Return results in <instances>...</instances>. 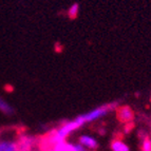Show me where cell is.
Segmentation results:
<instances>
[{"label": "cell", "mask_w": 151, "mask_h": 151, "mask_svg": "<svg viewBox=\"0 0 151 151\" xmlns=\"http://www.w3.org/2000/svg\"><path fill=\"white\" fill-rule=\"evenodd\" d=\"M0 151H22L19 141L10 137H0Z\"/></svg>", "instance_id": "obj_3"}, {"label": "cell", "mask_w": 151, "mask_h": 151, "mask_svg": "<svg viewBox=\"0 0 151 151\" xmlns=\"http://www.w3.org/2000/svg\"><path fill=\"white\" fill-rule=\"evenodd\" d=\"M112 151H130V148L122 139H114L111 143Z\"/></svg>", "instance_id": "obj_6"}, {"label": "cell", "mask_w": 151, "mask_h": 151, "mask_svg": "<svg viewBox=\"0 0 151 151\" xmlns=\"http://www.w3.org/2000/svg\"><path fill=\"white\" fill-rule=\"evenodd\" d=\"M0 112L5 114V115H12L15 112L12 105L9 104L6 99H4L2 96H0Z\"/></svg>", "instance_id": "obj_5"}, {"label": "cell", "mask_w": 151, "mask_h": 151, "mask_svg": "<svg viewBox=\"0 0 151 151\" xmlns=\"http://www.w3.org/2000/svg\"><path fill=\"white\" fill-rule=\"evenodd\" d=\"M65 151H88L86 147L81 146V144H77V145H72V144L65 143Z\"/></svg>", "instance_id": "obj_7"}, {"label": "cell", "mask_w": 151, "mask_h": 151, "mask_svg": "<svg viewBox=\"0 0 151 151\" xmlns=\"http://www.w3.org/2000/svg\"><path fill=\"white\" fill-rule=\"evenodd\" d=\"M142 151H151V141L148 137H146V139H144Z\"/></svg>", "instance_id": "obj_9"}, {"label": "cell", "mask_w": 151, "mask_h": 151, "mask_svg": "<svg viewBox=\"0 0 151 151\" xmlns=\"http://www.w3.org/2000/svg\"><path fill=\"white\" fill-rule=\"evenodd\" d=\"M116 117L121 123L129 124L134 117L133 110L129 106H121L116 109Z\"/></svg>", "instance_id": "obj_2"}, {"label": "cell", "mask_w": 151, "mask_h": 151, "mask_svg": "<svg viewBox=\"0 0 151 151\" xmlns=\"http://www.w3.org/2000/svg\"><path fill=\"white\" fill-rule=\"evenodd\" d=\"M78 12H79V5L77 3H74V4L71 5V8L68 11V16L71 19H74V18L77 17Z\"/></svg>", "instance_id": "obj_8"}, {"label": "cell", "mask_w": 151, "mask_h": 151, "mask_svg": "<svg viewBox=\"0 0 151 151\" xmlns=\"http://www.w3.org/2000/svg\"><path fill=\"white\" fill-rule=\"evenodd\" d=\"M115 106V104H110V105H104V106L95 108L94 110L90 111L88 113L83 114L76 117V121L81 124V126H83L85 123H90V122L96 121V119H101L103 116L107 115V114L112 110V108Z\"/></svg>", "instance_id": "obj_1"}, {"label": "cell", "mask_w": 151, "mask_h": 151, "mask_svg": "<svg viewBox=\"0 0 151 151\" xmlns=\"http://www.w3.org/2000/svg\"><path fill=\"white\" fill-rule=\"evenodd\" d=\"M79 144H81V146L86 147V148H88V149H91V150H95L98 147L97 141L88 135H81V137H79Z\"/></svg>", "instance_id": "obj_4"}]
</instances>
